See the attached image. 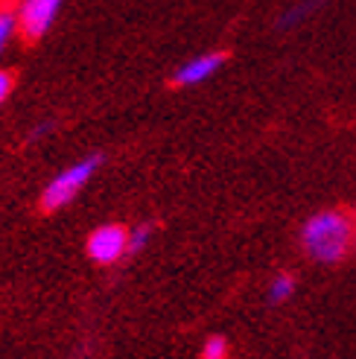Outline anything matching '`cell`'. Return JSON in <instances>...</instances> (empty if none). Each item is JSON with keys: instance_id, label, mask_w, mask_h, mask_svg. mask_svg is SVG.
Instances as JSON below:
<instances>
[{"instance_id": "obj_8", "label": "cell", "mask_w": 356, "mask_h": 359, "mask_svg": "<svg viewBox=\"0 0 356 359\" xmlns=\"http://www.w3.org/2000/svg\"><path fill=\"white\" fill-rule=\"evenodd\" d=\"M202 359H228V342L222 336H210L202 345Z\"/></svg>"}, {"instance_id": "obj_1", "label": "cell", "mask_w": 356, "mask_h": 359, "mask_svg": "<svg viewBox=\"0 0 356 359\" xmlns=\"http://www.w3.org/2000/svg\"><path fill=\"white\" fill-rule=\"evenodd\" d=\"M356 240V222L345 210H318L301 228V245L315 263H339Z\"/></svg>"}, {"instance_id": "obj_3", "label": "cell", "mask_w": 356, "mask_h": 359, "mask_svg": "<svg viewBox=\"0 0 356 359\" xmlns=\"http://www.w3.org/2000/svg\"><path fill=\"white\" fill-rule=\"evenodd\" d=\"M62 9V0H24L18 9V29H21L24 41H39L41 35L50 29V24L56 21V15Z\"/></svg>"}, {"instance_id": "obj_4", "label": "cell", "mask_w": 356, "mask_h": 359, "mask_svg": "<svg viewBox=\"0 0 356 359\" xmlns=\"http://www.w3.org/2000/svg\"><path fill=\"white\" fill-rule=\"evenodd\" d=\"M129 255V231L123 225H102L88 237V257L100 266H111Z\"/></svg>"}, {"instance_id": "obj_12", "label": "cell", "mask_w": 356, "mask_h": 359, "mask_svg": "<svg viewBox=\"0 0 356 359\" xmlns=\"http://www.w3.org/2000/svg\"><path fill=\"white\" fill-rule=\"evenodd\" d=\"M18 9H21V6H18V0H0V12H4V15H15Z\"/></svg>"}, {"instance_id": "obj_7", "label": "cell", "mask_w": 356, "mask_h": 359, "mask_svg": "<svg viewBox=\"0 0 356 359\" xmlns=\"http://www.w3.org/2000/svg\"><path fill=\"white\" fill-rule=\"evenodd\" d=\"M292 292H295V278L287 272L275 275V280L269 283V301L272 304H283L287 298H292Z\"/></svg>"}, {"instance_id": "obj_2", "label": "cell", "mask_w": 356, "mask_h": 359, "mask_svg": "<svg viewBox=\"0 0 356 359\" xmlns=\"http://www.w3.org/2000/svg\"><path fill=\"white\" fill-rule=\"evenodd\" d=\"M100 161H102V155H88L85 161H79V164H70L64 172H59L44 187V193H41V210L44 213H53V210L64 208L85 187L88 178L94 175V170L100 167Z\"/></svg>"}, {"instance_id": "obj_6", "label": "cell", "mask_w": 356, "mask_h": 359, "mask_svg": "<svg viewBox=\"0 0 356 359\" xmlns=\"http://www.w3.org/2000/svg\"><path fill=\"white\" fill-rule=\"evenodd\" d=\"M318 4H322V0H301V4H295L292 9H287V12L280 15L278 27H280V29H287V27H295V24H301V21H304L307 15H313V12L318 9Z\"/></svg>"}, {"instance_id": "obj_5", "label": "cell", "mask_w": 356, "mask_h": 359, "mask_svg": "<svg viewBox=\"0 0 356 359\" xmlns=\"http://www.w3.org/2000/svg\"><path fill=\"white\" fill-rule=\"evenodd\" d=\"M225 53H205V56H199V59H193V62H187V65H182L178 67V74L172 76V85H178V88H187V85H199V82H205L207 76H213L217 70L225 65Z\"/></svg>"}, {"instance_id": "obj_13", "label": "cell", "mask_w": 356, "mask_h": 359, "mask_svg": "<svg viewBox=\"0 0 356 359\" xmlns=\"http://www.w3.org/2000/svg\"><path fill=\"white\" fill-rule=\"evenodd\" d=\"M353 248H356V240H353Z\"/></svg>"}, {"instance_id": "obj_10", "label": "cell", "mask_w": 356, "mask_h": 359, "mask_svg": "<svg viewBox=\"0 0 356 359\" xmlns=\"http://www.w3.org/2000/svg\"><path fill=\"white\" fill-rule=\"evenodd\" d=\"M15 24H18V15H4V12H0V50H4V44L9 41Z\"/></svg>"}, {"instance_id": "obj_9", "label": "cell", "mask_w": 356, "mask_h": 359, "mask_svg": "<svg viewBox=\"0 0 356 359\" xmlns=\"http://www.w3.org/2000/svg\"><path fill=\"white\" fill-rule=\"evenodd\" d=\"M149 234H152V225H140L129 234V251H140L146 243H149Z\"/></svg>"}, {"instance_id": "obj_11", "label": "cell", "mask_w": 356, "mask_h": 359, "mask_svg": "<svg viewBox=\"0 0 356 359\" xmlns=\"http://www.w3.org/2000/svg\"><path fill=\"white\" fill-rule=\"evenodd\" d=\"M15 88V74H9V70H0V102H4Z\"/></svg>"}]
</instances>
